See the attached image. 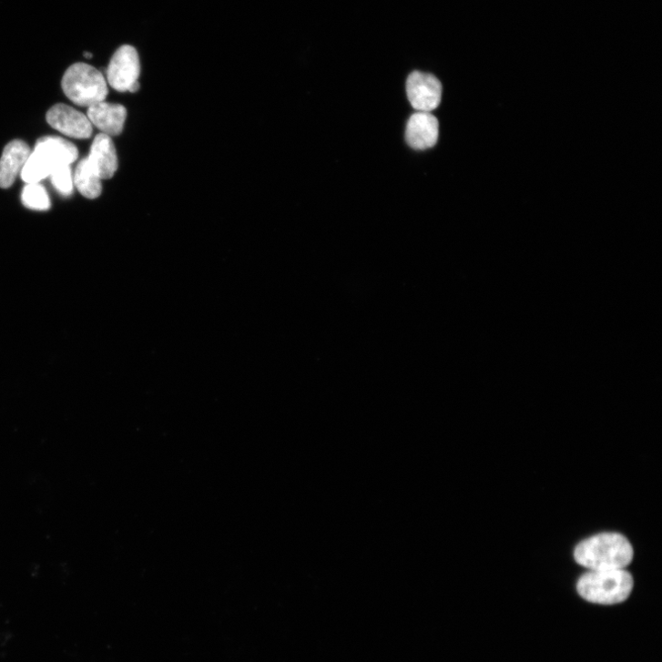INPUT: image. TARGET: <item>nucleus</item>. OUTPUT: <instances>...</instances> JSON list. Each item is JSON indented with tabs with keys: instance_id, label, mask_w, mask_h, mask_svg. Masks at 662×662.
Returning a JSON list of instances; mask_svg holds the SVG:
<instances>
[{
	"instance_id": "1",
	"label": "nucleus",
	"mask_w": 662,
	"mask_h": 662,
	"mask_svg": "<svg viewBox=\"0 0 662 662\" xmlns=\"http://www.w3.org/2000/svg\"><path fill=\"white\" fill-rule=\"evenodd\" d=\"M630 542L618 533H603L580 543L575 551L578 564L590 571L625 569L633 559Z\"/></svg>"
},
{
	"instance_id": "2",
	"label": "nucleus",
	"mask_w": 662,
	"mask_h": 662,
	"mask_svg": "<svg viewBox=\"0 0 662 662\" xmlns=\"http://www.w3.org/2000/svg\"><path fill=\"white\" fill-rule=\"evenodd\" d=\"M634 581L625 569L590 571L577 584V591L586 601L613 606L625 602L631 595Z\"/></svg>"
},
{
	"instance_id": "3",
	"label": "nucleus",
	"mask_w": 662,
	"mask_h": 662,
	"mask_svg": "<svg viewBox=\"0 0 662 662\" xmlns=\"http://www.w3.org/2000/svg\"><path fill=\"white\" fill-rule=\"evenodd\" d=\"M62 88L72 103L83 107L105 102L108 96V87L103 73L85 63H76L68 67L62 78Z\"/></svg>"
},
{
	"instance_id": "4",
	"label": "nucleus",
	"mask_w": 662,
	"mask_h": 662,
	"mask_svg": "<svg viewBox=\"0 0 662 662\" xmlns=\"http://www.w3.org/2000/svg\"><path fill=\"white\" fill-rule=\"evenodd\" d=\"M140 73L141 65L137 49L126 45L113 56L107 68V80L119 92L135 93L140 88Z\"/></svg>"
},
{
	"instance_id": "5",
	"label": "nucleus",
	"mask_w": 662,
	"mask_h": 662,
	"mask_svg": "<svg viewBox=\"0 0 662 662\" xmlns=\"http://www.w3.org/2000/svg\"><path fill=\"white\" fill-rule=\"evenodd\" d=\"M406 88L412 107L419 112L430 113L441 104L443 87L432 74L412 72L407 79Z\"/></svg>"
},
{
	"instance_id": "6",
	"label": "nucleus",
	"mask_w": 662,
	"mask_h": 662,
	"mask_svg": "<svg viewBox=\"0 0 662 662\" xmlns=\"http://www.w3.org/2000/svg\"><path fill=\"white\" fill-rule=\"evenodd\" d=\"M47 123L65 136L87 139L92 135V125L82 113L66 105L53 107L46 115Z\"/></svg>"
},
{
	"instance_id": "7",
	"label": "nucleus",
	"mask_w": 662,
	"mask_h": 662,
	"mask_svg": "<svg viewBox=\"0 0 662 662\" xmlns=\"http://www.w3.org/2000/svg\"><path fill=\"white\" fill-rule=\"evenodd\" d=\"M439 137V122L433 115L419 112L412 115L406 128V141L416 150H425L435 146Z\"/></svg>"
},
{
	"instance_id": "8",
	"label": "nucleus",
	"mask_w": 662,
	"mask_h": 662,
	"mask_svg": "<svg viewBox=\"0 0 662 662\" xmlns=\"http://www.w3.org/2000/svg\"><path fill=\"white\" fill-rule=\"evenodd\" d=\"M87 117L91 125L112 137L123 133L127 111L121 105L102 102L88 107Z\"/></svg>"
},
{
	"instance_id": "9",
	"label": "nucleus",
	"mask_w": 662,
	"mask_h": 662,
	"mask_svg": "<svg viewBox=\"0 0 662 662\" xmlns=\"http://www.w3.org/2000/svg\"><path fill=\"white\" fill-rule=\"evenodd\" d=\"M87 159L102 179L113 178L118 169V158L111 137L102 133L94 138Z\"/></svg>"
},
{
	"instance_id": "10",
	"label": "nucleus",
	"mask_w": 662,
	"mask_h": 662,
	"mask_svg": "<svg viewBox=\"0 0 662 662\" xmlns=\"http://www.w3.org/2000/svg\"><path fill=\"white\" fill-rule=\"evenodd\" d=\"M31 155L29 146L22 140H14L5 148L0 158V188H10L22 171Z\"/></svg>"
},
{
	"instance_id": "11",
	"label": "nucleus",
	"mask_w": 662,
	"mask_h": 662,
	"mask_svg": "<svg viewBox=\"0 0 662 662\" xmlns=\"http://www.w3.org/2000/svg\"><path fill=\"white\" fill-rule=\"evenodd\" d=\"M35 150L44 153L56 168L70 166L78 156L74 144L58 137H45L38 139Z\"/></svg>"
},
{
	"instance_id": "12",
	"label": "nucleus",
	"mask_w": 662,
	"mask_h": 662,
	"mask_svg": "<svg viewBox=\"0 0 662 662\" xmlns=\"http://www.w3.org/2000/svg\"><path fill=\"white\" fill-rule=\"evenodd\" d=\"M74 184L87 199H97L103 192L102 178L91 167L87 158L82 159L75 171Z\"/></svg>"
},
{
	"instance_id": "13",
	"label": "nucleus",
	"mask_w": 662,
	"mask_h": 662,
	"mask_svg": "<svg viewBox=\"0 0 662 662\" xmlns=\"http://www.w3.org/2000/svg\"><path fill=\"white\" fill-rule=\"evenodd\" d=\"M55 168V165L44 153L35 150L23 168L21 177L27 184L38 183L50 177Z\"/></svg>"
},
{
	"instance_id": "14",
	"label": "nucleus",
	"mask_w": 662,
	"mask_h": 662,
	"mask_svg": "<svg viewBox=\"0 0 662 662\" xmlns=\"http://www.w3.org/2000/svg\"><path fill=\"white\" fill-rule=\"evenodd\" d=\"M22 202L25 208L36 211H46L51 208L48 194L39 183H30L24 188Z\"/></svg>"
},
{
	"instance_id": "15",
	"label": "nucleus",
	"mask_w": 662,
	"mask_h": 662,
	"mask_svg": "<svg viewBox=\"0 0 662 662\" xmlns=\"http://www.w3.org/2000/svg\"><path fill=\"white\" fill-rule=\"evenodd\" d=\"M51 181L56 191L63 197H69L73 193V178L69 165L56 168L50 175Z\"/></svg>"
},
{
	"instance_id": "16",
	"label": "nucleus",
	"mask_w": 662,
	"mask_h": 662,
	"mask_svg": "<svg viewBox=\"0 0 662 662\" xmlns=\"http://www.w3.org/2000/svg\"><path fill=\"white\" fill-rule=\"evenodd\" d=\"M84 56L87 57V58H90L92 56L89 53H85L84 54Z\"/></svg>"
}]
</instances>
